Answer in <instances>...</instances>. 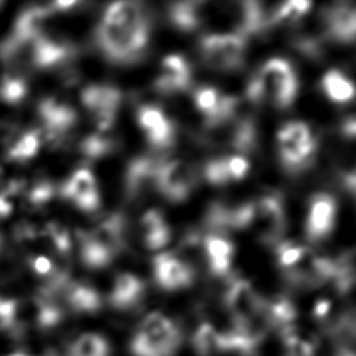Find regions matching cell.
<instances>
[{
	"label": "cell",
	"mask_w": 356,
	"mask_h": 356,
	"mask_svg": "<svg viewBox=\"0 0 356 356\" xmlns=\"http://www.w3.org/2000/svg\"><path fill=\"white\" fill-rule=\"evenodd\" d=\"M149 22L135 26H121L100 21L96 28V42L104 56L114 63L138 60L147 46Z\"/></svg>",
	"instance_id": "1"
},
{
	"label": "cell",
	"mask_w": 356,
	"mask_h": 356,
	"mask_svg": "<svg viewBox=\"0 0 356 356\" xmlns=\"http://www.w3.org/2000/svg\"><path fill=\"white\" fill-rule=\"evenodd\" d=\"M254 76L259 83L261 100H267L278 108H285L295 99L298 81L291 64L286 60H268L261 65Z\"/></svg>",
	"instance_id": "2"
},
{
	"label": "cell",
	"mask_w": 356,
	"mask_h": 356,
	"mask_svg": "<svg viewBox=\"0 0 356 356\" xmlns=\"http://www.w3.org/2000/svg\"><path fill=\"white\" fill-rule=\"evenodd\" d=\"M179 341L175 324L161 313H152L142 321L134 348L139 356H168Z\"/></svg>",
	"instance_id": "3"
},
{
	"label": "cell",
	"mask_w": 356,
	"mask_h": 356,
	"mask_svg": "<svg viewBox=\"0 0 356 356\" xmlns=\"http://www.w3.org/2000/svg\"><path fill=\"white\" fill-rule=\"evenodd\" d=\"M203 61L220 71L241 67L245 53V39L236 33H211L200 40Z\"/></svg>",
	"instance_id": "4"
},
{
	"label": "cell",
	"mask_w": 356,
	"mask_h": 356,
	"mask_svg": "<svg viewBox=\"0 0 356 356\" xmlns=\"http://www.w3.org/2000/svg\"><path fill=\"white\" fill-rule=\"evenodd\" d=\"M264 243H274L285 228V217L281 202L275 196H264L252 203L249 227Z\"/></svg>",
	"instance_id": "5"
},
{
	"label": "cell",
	"mask_w": 356,
	"mask_h": 356,
	"mask_svg": "<svg viewBox=\"0 0 356 356\" xmlns=\"http://www.w3.org/2000/svg\"><path fill=\"white\" fill-rule=\"evenodd\" d=\"M225 305L238 327H243L264 313V300L245 280H234L225 293Z\"/></svg>",
	"instance_id": "6"
},
{
	"label": "cell",
	"mask_w": 356,
	"mask_h": 356,
	"mask_svg": "<svg viewBox=\"0 0 356 356\" xmlns=\"http://www.w3.org/2000/svg\"><path fill=\"white\" fill-rule=\"evenodd\" d=\"M195 185L192 167L182 160L163 161L156 179V188L171 202L184 200Z\"/></svg>",
	"instance_id": "7"
},
{
	"label": "cell",
	"mask_w": 356,
	"mask_h": 356,
	"mask_svg": "<svg viewBox=\"0 0 356 356\" xmlns=\"http://www.w3.org/2000/svg\"><path fill=\"white\" fill-rule=\"evenodd\" d=\"M136 117L152 146L163 149L172 145L175 129L172 122L160 107L153 104H143L139 107Z\"/></svg>",
	"instance_id": "8"
},
{
	"label": "cell",
	"mask_w": 356,
	"mask_h": 356,
	"mask_svg": "<svg viewBox=\"0 0 356 356\" xmlns=\"http://www.w3.org/2000/svg\"><path fill=\"white\" fill-rule=\"evenodd\" d=\"M157 284L167 291L185 288L193 281V270L181 257L171 253L157 254L153 260Z\"/></svg>",
	"instance_id": "9"
},
{
	"label": "cell",
	"mask_w": 356,
	"mask_h": 356,
	"mask_svg": "<svg viewBox=\"0 0 356 356\" xmlns=\"http://www.w3.org/2000/svg\"><path fill=\"white\" fill-rule=\"evenodd\" d=\"M61 193L74 202L83 211H95L99 209L100 196L93 174L88 168L76 170L71 178L63 185Z\"/></svg>",
	"instance_id": "10"
},
{
	"label": "cell",
	"mask_w": 356,
	"mask_h": 356,
	"mask_svg": "<svg viewBox=\"0 0 356 356\" xmlns=\"http://www.w3.org/2000/svg\"><path fill=\"white\" fill-rule=\"evenodd\" d=\"M337 214L335 200L325 193L316 195L310 202L306 234L312 241L324 239L332 229Z\"/></svg>",
	"instance_id": "11"
},
{
	"label": "cell",
	"mask_w": 356,
	"mask_h": 356,
	"mask_svg": "<svg viewBox=\"0 0 356 356\" xmlns=\"http://www.w3.org/2000/svg\"><path fill=\"white\" fill-rule=\"evenodd\" d=\"M191 83V67L179 54H168L161 61L160 75L156 78L154 86L163 93L182 92Z\"/></svg>",
	"instance_id": "12"
},
{
	"label": "cell",
	"mask_w": 356,
	"mask_h": 356,
	"mask_svg": "<svg viewBox=\"0 0 356 356\" xmlns=\"http://www.w3.org/2000/svg\"><path fill=\"white\" fill-rule=\"evenodd\" d=\"M163 161L152 157H139L131 161L125 175V191L128 197L135 199L152 186H156L157 172Z\"/></svg>",
	"instance_id": "13"
},
{
	"label": "cell",
	"mask_w": 356,
	"mask_h": 356,
	"mask_svg": "<svg viewBox=\"0 0 356 356\" xmlns=\"http://www.w3.org/2000/svg\"><path fill=\"white\" fill-rule=\"evenodd\" d=\"M214 4L210 1H181L170 8L171 22L181 31H193L210 19Z\"/></svg>",
	"instance_id": "14"
},
{
	"label": "cell",
	"mask_w": 356,
	"mask_h": 356,
	"mask_svg": "<svg viewBox=\"0 0 356 356\" xmlns=\"http://www.w3.org/2000/svg\"><path fill=\"white\" fill-rule=\"evenodd\" d=\"M81 100L92 117L103 113L117 114L121 93L117 88L110 85H89L82 90Z\"/></svg>",
	"instance_id": "15"
},
{
	"label": "cell",
	"mask_w": 356,
	"mask_h": 356,
	"mask_svg": "<svg viewBox=\"0 0 356 356\" xmlns=\"http://www.w3.org/2000/svg\"><path fill=\"white\" fill-rule=\"evenodd\" d=\"M328 33L339 42L356 40V7L350 4H337L325 13Z\"/></svg>",
	"instance_id": "16"
},
{
	"label": "cell",
	"mask_w": 356,
	"mask_h": 356,
	"mask_svg": "<svg viewBox=\"0 0 356 356\" xmlns=\"http://www.w3.org/2000/svg\"><path fill=\"white\" fill-rule=\"evenodd\" d=\"M125 221L121 214H113L102 221L92 232H88L90 239L104 250L115 256L124 243Z\"/></svg>",
	"instance_id": "17"
},
{
	"label": "cell",
	"mask_w": 356,
	"mask_h": 356,
	"mask_svg": "<svg viewBox=\"0 0 356 356\" xmlns=\"http://www.w3.org/2000/svg\"><path fill=\"white\" fill-rule=\"evenodd\" d=\"M229 19L236 35L242 38L261 28L264 22L263 11L256 1H236L229 6Z\"/></svg>",
	"instance_id": "18"
},
{
	"label": "cell",
	"mask_w": 356,
	"mask_h": 356,
	"mask_svg": "<svg viewBox=\"0 0 356 356\" xmlns=\"http://www.w3.org/2000/svg\"><path fill=\"white\" fill-rule=\"evenodd\" d=\"M203 250L213 274L224 275L228 273L232 260V243L220 235H209L203 241Z\"/></svg>",
	"instance_id": "19"
},
{
	"label": "cell",
	"mask_w": 356,
	"mask_h": 356,
	"mask_svg": "<svg viewBox=\"0 0 356 356\" xmlns=\"http://www.w3.org/2000/svg\"><path fill=\"white\" fill-rule=\"evenodd\" d=\"M145 291L143 282L131 273L120 274L113 285L110 302L118 309H127L139 302Z\"/></svg>",
	"instance_id": "20"
},
{
	"label": "cell",
	"mask_w": 356,
	"mask_h": 356,
	"mask_svg": "<svg viewBox=\"0 0 356 356\" xmlns=\"http://www.w3.org/2000/svg\"><path fill=\"white\" fill-rule=\"evenodd\" d=\"M102 21L121 26H135L147 22V17L140 3L117 1L106 8Z\"/></svg>",
	"instance_id": "21"
},
{
	"label": "cell",
	"mask_w": 356,
	"mask_h": 356,
	"mask_svg": "<svg viewBox=\"0 0 356 356\" xmlns=\"http://www.w3.org/2000/svg\"><path fill=\"white\" fill-rule=\"evenodd\" d=\"M321 88L324 93L335 103H348L356 95V88L350 79H348L339 71H328L321 79Z\"/></svg>",
	"instance_id": "22"
},
{
	"label": "cell",
	"mask_w": 356,
	"mask_h": 356,
	"mask_svg": "<svg viewBox=\"0 0 356 356\" xmlns=\"http://www.w3.org/2000/svg\"><path fill=\"white\" fill-rule=\"evenodd\" d=\"M67 302L76 312H95L100 306L97 292L85 284L67 286Z\"/></svg>",
	"instance_id": "23"
},
{
	"label": "cell",
	"mask_w": 356,
	"mask_h": 356,
	"mask_svg": "<svg viewBox=\"0 0 356 356\" xmlns=\"http://www.w3.org/2000/svg\"><path fill=\"white\" fill-rule=\"evenodd\" d=\"M40 143H42V139H40L39 131L36 129L26 131L22 135H19L17 140L8 147L7 156L8 159L15 161L29 160L36 156V153L40 149Z\"/></svg>",
	"instance_id": "24"
},
{
	"label": "cell",
	"mask_w": 356,
	"mask_h": 356,
	"mask_svg": "<svg viewBox=\"0 0 356 356\" xmlns=\"http://www.w3.org/2000/svg\"><path fill=\"white\" fill-rule=\"evenodd\" d=\"M81 259L89 268H102L106 267L114 259V256L95 243L90 236L85 234L81 239Z\"/></svg>",
	"instance_id": "25"
},
{
	"label": "cell",
	"mask_w": 356,
	"mask_h": 356,
	"mask_svg": "<svg viewBox=\"0 0 356 356\" xmlns=\"http://www.w3.org/2000/svg\"><path fill=\"white\" fill-rule=\"evenodd\" d=\"M28 93L26 81L19 75H7L0 82V99L8 104H18Z\"/></svg>",
	"instance_id": "26"
},
{
	"label": "cell",
	"mask_w": 356,
	"mask_h": 356,
	"mask_svg": "<svg viewBox=\"0 0 356 356\" xmlns=\"http://www.w3.org/2000/svg\"><path fill=\"white\" fill-rule=\"evenodd\" d=\"M71 356H108V346L104 338L96 334H86L76 339Z\"/></svg>",
	"instance_id": "27"
},
{
	"label": "cell",
	"mask_w": 356,
	"mask_h": 356,
	"mask_svg": "<svg viewBox=\"0 0 356 356\" xmlns=\"http://www.w3.org/2000/svg\"><path fill=\"white\" fill-rule=\"evenodd\" d=\"M114 147V143L106 134H92L79 145L81 153L88 159H99L108 154Z\"/></svg>",
	"instance_id": "28"
},
{
	"label": "cell",
	"mask_w": 356,
	"mask_h": 356,
	"mask_svg": "<svg viewBox=\"0 0 356 356\" xmlns=\"http://www.w3.org/2000/svg\"><path fill=\"white\" fill-rule=\"evenodd\" d=\"M306 252L307 249L296 242H282L275 248L278 264L285 270H289L292 266H295Z\"/></svg>",
	"instance_id": "29"
},
{
	"label": "cell",
	"mask_w": 356,
	"mask_h": 356,
	"mask_svg": "<svg viewBox=\"0 0 356 356\" xmlns=\"http://www.w3.org/2000/svg\"><path fill=\"white\" fill-rule=\"evenodd\" d=\"M204 177L209 182L214 185H222L231 181V177L228 174V170L225 167L224 157L222 159H214L209 161L204 167Z\"/></svg>",
	"instance_id": "30"
},
{
	"label": "cell",
	"mask_w": 356,
	"mask_h": 356,
	"mask_svg": "<svg viewBox=\"0 0 356 356\" xmlns=\"http://www.w3.org/2000/svg\"><path fill=\"white\" fill-rule=\"evenodd\" d=\"M170 239H171V231L167 224H163L154 229L143 232V242L152 250L165 246L170 242Z\"/></svg>",
	"instance_id": "31"
},
{
	"label": "cell",
	"mask_w": 356,
	"mask_h": 356,
	"mask_svg": "<svg viewBox=\"0 0 356 356\" xmlns=\"http://www.w3.org/2000/svg\"><path fill=\"white\" fill-rule=\"evenodd\" d=\"M54 195V186L49 181H42L28 191V202L36 207L46 204Z\"/></svg>",
	"instance_id": "32"
},
{
	"label": "cell",
	"mask_w": 356,
	"mask_h": 356,
	"mask_svg": "<svg viewBox=\"0 0 356 356\" xmlns=\"http://www.w3.org/2000/svg\"><path fill=\"white\" fill-rule=\"evenodd\" d=\"M224 161H225V167L228 170V174L231 177V181L232 179H242L248 170H249V163L248 160L243 157V156H228V157H224Z\"/></svg>",
	"instance_id": "33"
},
{
	"label": "cell",
	"mask_w": 356,
	"mask_h": 356,
	"mask_svg": "<svg viewBox=\"0 0 356 356\" xmlns=\"http://www.w3.org/2000/svg\"><path fill=\"white\" fill-rule=\"evenodd\" d=\"M32 268L35 270L36 274L46 275L47 278H53L56 275V273L58 271V270H56L54 263L51 261V259H49L43 254H38L36 257H33Z\"/></svg>",
	"instance_id": "34"
},
{
	"label": "cell",
	"mask_w": 356,
	"mask_h": 356,
	"mask_svg": "<svg viewBox=\"0 0 356 356\" xmlns=\"http://www.w3.org/2000/svg\"><path fill=\"white\" fill-rule=\"evenodd\" d=\"M163 224H165V221L163 218V214L160 211H157V210H149L140 218L142 232L154 229V228H157V227H160Z\"/></svg>",
	"instance_id": "35"
},
{
	"label": "cell",
	"mask_w": 356,
	"mask_h": 356,
	"mask_svg": "<svg viewBox=\"0 0 356 356\" xmlns=\"http://www.w3.org/2000/svg\"><path fill=\"white\" fill-rule=\"evenodd\" d=\"M330 309H331L330 300H327V299H320V300H317L316 305H314L313 314H314L316 318L321 320V318H324V317L330 313Z\"/></svg>",
	"instance_id": "36"
},
{
	"label": "cell",
	"mask_w": 356,
	"mask_h": 356,
	"mask_svg": "<svg viewBox=\"0 0 356 356\" xmlns=\"http://www.w3.org/2000/svg\"><path fill=\"white\" fill-rule=\"evenodd\" d=\"M13 213V203L8 199V195L4 192L0 193V217H7Z\"/></svg>",
	"instance_id": "37"
},
{
	"label": "cell",
	"mask_w": 356,
	"mask_h": 356,
	"mask_svg": "<svg viewBox=\"0 0 356 356\" xmlns=\"http://www.w3.org/2000/svg\"><path fill=\"white\" fill-rule=\"evenodd\" d=\"M343 134H345V138L348 140L356 143V120H350L349 122L345 124Z\"/></svg>",
	"instance_id": "38"
},
{
	"label": "cell",
	"mask_w": 356,
	"mask_h": 356,
	"mask_svg": "<svg viewBox=\"0 0 356 356\" xmlns=\"http://www.w3.org/2000/svg\"><path fill=\"white\" fill-rule=\"evenodd\" d=\"M1 246H3V241H1V236H0V250H1Z\"/></svg>",
	"instance_id": "39"
},
{
	"label": "cell",
	"mask_w": 356,
	"mask_h": 356,
	"mask_svg": "<svg viewBox=\"0 0 356 356\" xmlns=\"http://www.w3.org/2000/svg\"><path fill=\"white\" fill-rule=\"evenodd\" d=\"M0 6H1V1H0Z\"/></svg>",
	"instance_id": "40"
},
{
	"label": "cell",
	"mask_w": 356,
	"mask_h": 356,
	"mask_svg": "<svg viewBox=\"0 0 356 356\" xmlns=\"http://www.w3.org/2000/svg\"><path fill=\"white\" fill-rule=\"evenodd\" d=\"M0 303H1V299H0Z\"/></svg>",
	"instance_id": "41"
}]
</instances>
